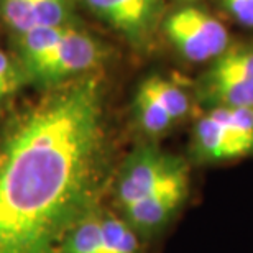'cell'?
<instances>
[{
	"instance_id": "cell-14",
	"label": "cell",
	"mask_w": 253,
	"mask_h": 253,
	"mask_svg": "<svg viewBox=\"0 0 253 253\" xmlns=\"http://www.w3.org/2000/svg\"><path fill=\"white\" fill-rule=\"evenodd\" d=\"M211 74L227 76L253 81V49L252 48H235L225 51L217 58V61L209 71Z\"/></svg>"
},
{
	"instance_id": "cell-10",
	"label": "cell",
	"mask_w": 253,
	"mask_h": 253,
	"mask_svg": "<svg viewBox=\"0 0 253 253\" xmlns=\"http://www.w3.org/2000/svg\"><path fill=\"white\" fill-rule=\"evenodd\" d=\"M100 253H138V240L128 222L100 215Z\"/></svg>"
},
{
	"instance_id": "cell-2",
	"label": "cell",
	"mask_w": 253,
	"mask_h": 253,
	"mask_svg": "<svg viewBox=\"0 0 253 253\" xmlns=\"http://www.w3.org/2000/svg\"><path fill=\"white\" fill-rule=\"evenodd\" d=\"M188 184V169L179 158L150 146L136 150L125 161L117 183L122 207L171 186Z\"/></svg>"
},
{
	"instance_id": "cell-12",
	"label": "cell",
	"mask_w": 253,
	"mask_h": 253,
	"mask_svg": "<svg viewBox=\"0 0 253 253\" xmlns=\"http://www.w3.org/2000/svg\"><path fill=\"white\" fill-rule=\"evenodd\" d=\"M59 253H100V215L92 212L73 227Z\"/></svg>"
},
{
	"instance_id": "cell-17",
	"label": "cell",
	"mask_w": 253,
	"mask_h": 253,
	"mask_svg": "<svg viewBox=\"0 0 253 253\" xmlns=\"http://www.w3.org/2000/svg\"><path fill=\"white\" fill-rule=\"evenodd\" d=\"M68 15V0H35L37 27H66Z\"/></svg>"
},
{
	"instance_id": "cell-6",
	"label": "cell",
	"mask_w": 253,
	"mask_h": 253,
	"mask_svg": "<svg viewBox=\"0 0 253 253\" xmlns=\"http://www.w3.org/2000/svg\"><path fill=\"white\" fill-rule=\"evenodd\" d=\"M194 150L202 160L227 161L252 153V146L215 119L211 112L204 115L194 128Z\"/></svg>"
},
{
	"instance_id": "cell-1",
	"label": "cell",
	"mask_w": 253,
	"mask_h": 253,
	"mask_svg": "<svg viewBox=\"0 0 253 253\" xmlns=\"http://www.w3.org/2000/svg\"><path fill=\"white\" fill-rule=\"evenodd\" d=\"M104 161L97 76L61 83L18 114L0 150V253H59L94 212Z\"/></svg>"
},
{
	"instance_id": "cell-13",
	"label": "cell",
	"mask_w": 253,
	"mask_h": 253,
	"mask_svg": "<svg viewBox=\"0 0 253 253\" xmlns=\"http://www.w3.org/2000/svg\"><path fill=\"white\" fill-rule=\"evenodd\" d=\"M135 109L140 125L143 126L145 131H148L151 135L163 133L174 124L171 115L143 87H140L138 92H136Z\"/></svg>"
},
{
	"instance_id": "cell-5",
	"label": "cell",
	"mask_w": 253,
	"mask_h": 253,
	"mask_svg": "<svg viewBox=\"0 0 253 253\" xmlns=\"http://www.w3.org/2000/svg\"><path fill=\"white\" fill-rule=\"evenodd\" d=\"M186 192H188V184H178L155 192L145 199L131 202L124 207L125 220L133 230L151 232L160 229L179 209Z\"/></svg>"
},
{
	"instance_id": "cell-7",
	"label": "cell",
	"mask_w": 253,
	"mask_h": 253,
	"mask_svg": "<svg viewBox=\"0 0 253 253\" xmlns=\"http://www.w3.org/2000/svg\"><path fill=\"white\" fill-rule=\"evenodd\" d=\"M100 17L126 35H140L148 25L153 0H87Z\"/></svg>"
},
{
	"instance_id": "cell-18",
	"label": "cell",
	"mask_w": 253,
	"mask_h": 253,
	"mask_svg": "<svg viewBox=\"0 0 253 253\" xmlns=\"http://www.w3.org/2000/svg\"><path fill=\"white\" fill-rule=\"evenodd\" d=\"M25 79L23 71L0 49V104L15 94Z\"/></svg>"
},
{
	"instance_id": "cell-3",
	"label": "cell",
	"mask_w": 253,
	"mask_h": 253,
	"mask_svg": "<svg viewBox=\"0 0 253 253\" xmlns=\"http://www.w3.org/2000/svg\"><path fill=\"white\" fill-rule=\"evenodd\" d=\"M165 28L183 56L196 63L219 58L229 44V33L224 25L194 7L173 13L166 20Z\"/></svg>"
},
{
	"instance_id": "cell-15",
	"label": "cell",
	"mask_w": 253,
	"mask_h": 253,
	"mask_svg": "<svg viewBox=\"0 0 253 253\" xmlns=\"http://www.w3.org/2000/svg\"><path fill=\"white\" fill-rule=\"evenodd\" d=\"M211 114L219 119L227 128L252 146L253 150V109L245 107H214Z\"/></svg>"
},
{
	"instance_id": "cell-19",
	"label": "cell",
	"mask_w": 253,
	"mask_h": 253,
	"mask_svg": "<svg viewBox=\"0 0 253 253\" xmlns=\"http://www.w3.org/2000/svg\"><path fill=\"white\" fill-rule=\"evenodd\" d=\"M230 13L247 27H253V0H224Z\"/></svg>"
},
{
	"instance_id": "cell-8",
	"label": "cell",
	"mask_w": 253,
	"mask_h": 253,
	"mask_svg": "<svg viewBox=\"0 0 253 253\" xmlns=\"http://www.w3.org/2000/svg\"><path fill=\"white\" fill-rule=\"evenodd\" d=\"M204 92L215 107L253 109V81L207 73L204 78Z\"/></svg>"
},
{
	"instance_id": "cell-11",
	"label": "cell",
	"mask_w": 253,
	"mask_h": 253,
	"mask_svg": "<svg viewBox=\"0 0 253 253\" xmlns=\"http://www.w3.org/2000/svg\"><path fill=\"white\" fill-rule=\"evenodd\" d=\"M171 115V119L179 120L189 112V99L183 89L174 83L163 78H150L140 85Z\"/></svg>"
},
{
	"instance_id": "cell-16",
	"label": "cell",
	"mask_w": 253,
	"mask_h": 253,
	"mask_svg": "<svg viewBox=\"0 0 253 253\" xmlns=\"http://www.w3.org/2000/svg\"><path fill=\"white\" fill-rule=\"evenodd\" d=\"M3 18L15 32L25 35L35 23V0H2Z\"/></svg>"
},
{
	"instance_id": "cell-9",
	"label": "cell",
	"mask_w": 253,
	"mask_h": 253,
	"mask_svg": "<svg viewBox=\"0 0 253 253\" xmlns=\"http://www.w3.org/2000/svg\"><path fill=\"white\" fill-rule=\"evenodd\" d=\"M68 28L69 27H35L22 35L20 49L27 73L51 56Z\"/></svg>"
},
{
	"instance_id": "cell-4",
	"label": "cell",
	"mask_w": 253,
	"mask_h": 253,
	"mask_svg": "<svg viewBox=\"0 0 253 253\" xmlns=\"http://www.w3.org/2000/svg\"><path fill=\"white\" fill-rule=\"evenodd\" d=\"M102 59V48L90 35L68 28L51 56L30 71V76L44 83H61L84 76Z\"/></svg>"
}]
</instances>
